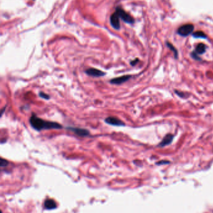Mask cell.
I'll return each mask as SVG.
<instances>
[{"mask_svg":"<svg viewBox=\"0 0 213 213\" xmlns=\"http://www.w3.org/2000/svg\"><path fill=\"white\" fill-rule=\"evenodd\" d=\"M31 126L36 131H41L43 130H50V129H61L62 128L61 124L56 122L48 121L42 120L41 118L37 117L35 114L31 116L30 120Z\"/></svg>","mask_w":213,"mask_h":213,"instance_id":"cell-1","label":"cell"},{"mask_svg":"<svg viewBox=\"0 0 213 213\" xmlns=\"http://www.w3.org/2000/svg\"><path fill=\"white\" fill-rule=\"evenodd\" d=\"M115 12L118 14V16L122 19L124 22H126V23L130 24H132L134 23V18L130 14H128L127 12L125 11L123 8H121V7H118L116 8Z\"/></svg>","mask_w":213,"mask_h":213,"instance_id":"cell-2","label":"cell"},{"mask_svg":"<svg viewBox=\"0 0 213 213\" xmlns=\"http://www.w3.org/2000/svg\"><path fill=\"white\" fill-rule=\"evenodd\" d=\"M194 26L191 24H184L178 28L177 33L182 36H187L193 33Z\"/></svg>","mask_w":213,"mask_h":213,"instance_id":"cell-3","label":"cell"},{"mask_svg":"<svg viewBox=\"0 0 213 213\" xmlns=\"http://www.w3.org/2000/svg\"><path fill=\"white\" fill-rule=\"evenodd\" d=\"M67 130H70L71 131H73L78 136H81V137H86L89 135V131L83 129V128H75V127H67Z\"/></svg>","mask_w":213,"mask_h":213,"instance_id":"cell-4","label":"cell"},{"mask_svg":"<svg viewBox=\"0 0 213 213\" xmlns=\"http://www.w3.org/2000/svg\"><path fill=\"white\" fill-rule=\"evenodd\" d=\"M105 122L108 124L116 126H124L125 124L121 120L115 117H108L105 120Z\"/></svg>","mask_w":213,"mask_h":213,"instance_id":"cell-5","label":"cell"},{"mask_svg":"<svg viewBox=\"0 0 213 213\" xmlns=\"http://www.w3.org/2000/svg\"><path fill=\"white\" fill-rule=\"evenodd\" d=\"M120 17L118 16L116 12H114L113 14L111 16L110 22L111 26L116 30H119L120 28Z\"/></svg>","mask_w":213,"mask_h":213,"instance_id":"cell-6","label":"cell"},{"mask_svg":"<svg viewBox=\"0 0 213 213\" xmlns=\"http://www.w3.org/2000/svg\"><path fill=\"white\" fill-rule=\"evenodd\" d=\"M86 73L87 74L93 77H101L103 76L105 74L104 72H103L101 70H99L96 68H89L87 69L86 71Z\"/></svg>","mask_w":213,"mask_h":213,"instance_id":"cell-7","label":"cell"},{"mask_svg":"<svg viewBox=\"0 0 213 213\" xmlns=\"http://www.w3.org/2000/svg\"><path fill=\"white\" fill-rule=\"evenodd\" d=\"M130 78L131 76H130V75H126V76H123L121 77L114 78V79H112L110 81V82L111 84H121L122 83L126 82L128 80H130Z\"/></svg>","mask_w":213,"mask_h":213,"instance_id":"cell-8","label":"cell"},{"mask_svg":"<svg viewBox=\"0 0 213 213\" xmlns=\"http://www.w3.org/2000/svg\"><path fill=\"white\" fill-rule=\"evenodd\" d=\"M45 208L46 209H56V208L57 207V205H56V202L54 201V200L51 199H46L45 201Z\"/></svg>","mask_w":213,"mask_h":213,"instance_id":"cell-9","label":"cell"},{"mask_svg":"<svg viewBox=\"0 0 213 213\" xmlns=\"http://www.w3.org/2000/svg\"><path fill=\"white\" fill-rule=\"evenodd\" d=\"M173 139V136L172 134H168V135L166 136L164 139H162V141L159 143V146L160 147H164L165 146H166L168 145H170V144L172 142Z\"/></svg>","mask_w":213,"mask_h":213,"instance_id":"cell-10","label":"cell"},{"mask_svg":"<svg viewBox=\"0 0 213 213\" xmlns=\"http://www.w3.org/2000/svg\"><path fill=\"white\" fill-rule=\"evenodd\" d=\"M206 49V47L205 45H204V44H202V43H200L199 44V45H197L195 51L197 54L201 55L205 52Z\"/></svg>","mask_w":213,"mask_h":213,"instance_id":"cell-11","label":"cell"},{"mask_svg":"<svg viewBox=\"0 0 213 213\" xmlns=\"http://www.w3.org/2000/svg\"><path fill=\"white\" fill-rule=\"evenodd\" d=\"M193 36L195 37H201V38H206V34L202 31H196L193 34Z\"/></svg>","mask_w":213,"mask_h":213,"instance_id":"cell-12","label":"cell"},{"mask_svg":"<svg viewBox=\"0 0 213 213\" xmlns=\"http://www.w3.org/2000/svg\"><path fill=\"white\" fill-rule=\"evenodd\" d=\"M9 164V162L6 160V159H3V158H1V162H0V166H1V168H3V167H6Z\"/></svg>","mask_w":213,"mask_h":213,"instance_id":"cell-13","label":"cell"},{"mask_svg":"<svg viewBox=\"0 0 213 213\" xmlns=\"http://www.w3.org/2000/svg\"><path fill=\"white\" fill-rule=\"evenodd\" d=\"M167 45L168 46L169 48H170L171 50H173V51H174L175 57L177 58V51H176V49L174 48V47L173 45H171V44H170V43H167Z\"/></svg>","mask_w":213,"mask_h":213,"instance_id":"cell-14","label":"cell"},{"mask_svg":"<svg viewBox=\"0 0 213 213\" xmlns=\"http://www.w3.org/2000/svg\"><path fill=\"white\" fill-rule=\"evenodd\" d=\"M39 96L41 98L43 99H49V96L47 95L46 93H44L43 92H40L39 94Z\"/></svg>","mask_w":213,"mask_h":213,"instance_id":"cell-15","label":"cell"},{"mask_svg":"<svg viewBox=\"0 0 213 213\" xmlns=\"http://www.w3.org/2000/svg\"><path fill=\"white\" fill-rule=\"evenodd\" d=\"M137 61H138V60H137V59H136V60L135 61V60H134V61H133V62H131V64H132V65H134V64H135L136 63V62H137Z\"/></svg>","mask_w":213,"mask_h":213,"instance_id":"cell-16","label":"cell"}]
</instances>
